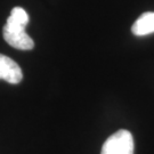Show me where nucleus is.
Listing matches in <instances>:
<instances>
[{"label": "nucleus", "mask_w": 154, "mask_h": 154, "mask_svg": "<svg viewBox=\"0 0 154 154\" xmlns=\"http://www.w3.org/2000/svg\"><path fill=\"white\" fill-rule=\"evenodd\" d=\"M29 23V14L22 7H14L2 29L4 39L11 47L21 50H30L34 47V41L25 32Z\"/></svg>", "instance_id": "1"}, {"label": "nucleus", "mask_w": 154, "mask_h": 154, "mask_svg": "<svg viewBox=\"0 0 154 154\" xmlns=\"http://www.w3.org/2000/svg\"><path fill=\"white\" fill-rule=\"evenodd\" d=\"M134 149L131 132L121 129L105 140L100 154H134Z\"/></svg>", "instance_id": "2"}, {"label": "nucleus", "mask_w": 154, "mask_h": 154, "mask_svg": "<svg viewBox=\"0 0 154 154\" xmlns=\"http://www.w3.org/2000/svg\"><path fill=\"white\" fill-rule=\"evenodd\" d=\"M23 73L20 65L11 57L0 54V79L11 85H17L22 81Z\"/></svg>", "instance_id": "3"}, {"label": "nucleus", "mask_w": 154, "mask_h": 154, "mask_svg": "<svg viewBox=\"0 0 154 154\" xmlns=\"http://www.w3.org/2000/svg\"><path fill=\"white\" fill-rule=\"evenodd\" d=\"M131 32L135 35L143 37L154 32V11L144 13L132 24Z\"/></svg>", "instance_id": "4"}]
</instances>
